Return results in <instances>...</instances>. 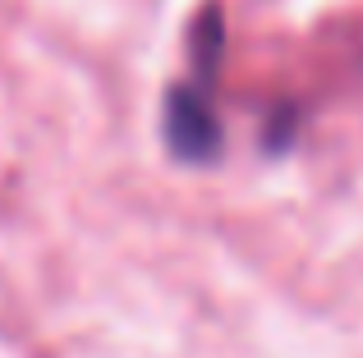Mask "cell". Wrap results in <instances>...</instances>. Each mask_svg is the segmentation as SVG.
I'll return each instance as SVG.
<instances>
[{
	"label": "cell",
	"mask_w": 363,
	"mask_h": 358,
	"mask_svg": "<svg viewBox=\"0 0 363 358\" xmlns=\"http://www.w3.org/2000/svg\"><path fill=\"white\" fill-rule=\"evenodd\" d=\"M161 138L170 156L184 166H207L221 156V115L212 106V88L203 83H170L161 106Z\"/></svg>",
	"instance_id": "cell-1"
},
{
	"label": "cell",
	"mask_w": 363,
	"mask_h": 358,
	"mask_svg": "<svg viewBox=\"0 0 363 358\" xmlns=\"http://www.w3.org/2000/svg\"><path fill=\"white\" fill-rule=\"evenodd\" d=\"M189 55H194V74L203 88H212L216 74H221V55H225V14L216 0H207L194 18V33H189Z\"/></svg>",
	"instance_id": "cell-2"
}]
</instances>
